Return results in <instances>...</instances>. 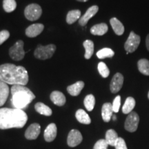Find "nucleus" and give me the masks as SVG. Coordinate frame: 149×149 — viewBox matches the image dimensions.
I'll list each match as a JSON object with an SVG mask.
<instances>
[{
    "label": "nucleus",
    "mask_w": 149,
    "mask_h": 149,
    "mask_svg": "<svg viewBox=\"0 0 149 149\" xmlns=\"http://www.w3.org/2000/svg\"><path fill=\"white\" fill-rule=\"evenodd\" d=\"M0 81L13 86H26L29 82V73L23 66L3 64L0 65Z\"/></svg>",
    "instance_id": "nucleus-1"
},
{
    "label": "nucleus",
    "mask_w": 149,
    "mask_h": 149,
    "mask_svg": "<svg viewBox=\"0 0 149 149\" xmlns=\"http://www.w3.org/2000/svg\"><path fill=\"white\" fill-rule=\"evenodd\" d=\"M28 116L23 110L17 109H0V129L23 128L26 124Z\"/></svg>",
    "instance_id": "nucleus-2"
},
{
    "label": "nucleus",
    "mask_w": 149,
    "mask_h": 149,
    "mask_svg": "<svg viewBox=\"0 0 149 149\" xmlns=\"http://www.w3.org/2000/svg\"><path fill=\"white\" fill-rule=\"evenodd\" d=\"M11 102L15 109H24L35 98L32 91L22 85H13L10 89Z\"/></svg>",
    "instance_id": "nucleus-3"
},
{
    "label": "nucleus",
    "mask_w": 149,
    "mask_h": 149,
    "mask_svg": "<svg viewBox=\"0 0 149 149\" xmlns=\"http://www.w3.org/2000/svg\"><path fill=\"white\" fill-rule=\"evenodd\" d=\"M55 50L56 46L54 44H48L47 46L38 45L35 49L34 55L37 59L45 60L53 57Z\"/></svg>",
    "instance_id": "nucleus-4"
},
{
    "label": "nucleus",
    "mask_w": 149,
    "mask_h": 149,
    "mask_svg": "<svg viewBox=\"0 0 149 149\" xmlns=\"http://www.w3.org/2000/svg\"><path fill=\"white\" fill-rule=\"evenodd\" d=\"M42 14V9L37 3H31L26 7L24 15L29 21H35L40 17Z\"/></svg>",
    "instance_id": "nucleus-5"
},
{
    "label": "nucleus",
    "mask_w": 149,
    "mask_h": 149,
    "mask_svg": "<svg viewBox=\"0 0 149 149\" xmlns=\"http://www.w3.org/2000/svg\"><path fill=\"white\" fill-rule=\"evenodd\" d=\"M25 51L24 50V42L19 40L9 49V55L13 60L20 61L25 56Z\"/></svg>",
    "instance_id": "nucleus-6"
},
{
    "label": "nucleus",
    "mask_w": 149,
    "mask_h": 149,
    "mask_svg": "<svg viewBox=\"0 0 149 149\" xmlns=\"http://www.w3.org/2000/svg\"><path fill=\"white\" fill-rule=\"evenodd\" d=\"M140 37L138 35L135 34L133 31H131L128 37V40H126L125 44H124V48L126 52L130 53L135 51L140 44Z\"/></svg>",
    "instance_id": "nucleus-7"
},
{
    "label": "nucleus",
    "mask_w": 149,
    "mask_h": 149,
    "mask_svg": "<svg viewBox=\"0 0 149 149\" xmlns=\"http://www.w3.org/2000/svg\"><path fill=\"white\" fill-rule=\"evenodd\" d=\"M139 122V115L135 112L132 111L128 115L127 118L125 121L124 127L125 129L130 133H133L137 130L138 128V124Z\"/></svg>",
    "instance_id": "nucleus-8"
},
{
    "label": "nucleus",
    "mask_w": 149,
    "mask_h": 149,
    "mask_svg": "<svg viewBox=\"0 0 149 149\" xmlns=\"http://www.w3.org/2000/svg\"><path fill=\"white\" fill-rule=\"evenodd\" d=\"M123 83H124V76L120 72H117L116 74L112 78L111 84H110V89L111 93H117L122 88Z\"/></svg>",
    "instance_id": "nucleus-9"
},
{
    "label": "nucleus",
    "mask_w": 149,
    "mask_h": 149,
    "mask_svg": "<svg viewBox=\"0 0 149 149\" xmlns=\"http://www.w3.org/2000/svg\"><path fill=\"white\" fill-rule=\"evenodd\" d=\"M82 141V135L78 130L73 129L69 132L67 138V143L70 147H75Z\"/></svg>",
    "instance_id": "nucleus-10"
},
{
    "label": "nucleus",
    "mask_w": 149,
    "mask_h": 149,
    "mask_svg": "<svg viewBox=\"0 0 149 149\" xmlns=\"http://www.w3.org/2000/svg\"><path fill=\"white\" fill-rule=\"evenodd\" d=\"M99 10V7L95 5L89 8L88 10H86V12L85 13V14L82 17H81L79 19V25H81V26H84L88 23V22L93 17H94L97 14V13Z\"/></svg>",
    "instance_id": "nucleus-11"
},
{
    "label": "nucleus",
    "mask_w": 149,
    "mask_h": 149,
    "mask_svg": "<svg viewBox=\"0 0 149 149\" xmlns=\"http://www.w3.org/2000/svg\"><path fill=\"white\" fill-rule=\"evenodd\" d=\"M41 126L37 123H34L29 126L26 130L25 137L28 139H35L38 137L40 133Z\"/></svg>",
    "instance_id": "nucleus-12"
},
{
    "label": "nucleus",
    "mask_w": 149,
    "mask_h": 149,
    "mask_svg": "<svg viewBox=\"0 0 149 149\" xmlns=\"http://www.w3.org/2000/svg\"><path fill=\"white\" fill-rule=\"evenodd\" d=\"M44 26L42 24H34L29 26L26 30V35L29 37H35L42 33Z\"/></svg>",
    "instance_id": "nucleus-13"
},
{
    "label": "nucleus",
    "mask_w": 149,
    "mask_h": 149,
    "mask_svg": "<svg viewBox=\"0 0 149 149\" xmlns=\"http://www.w3.org/2000/svg\"><path fill=\"white\" fill-rule=\"evenodd\" d=\"M44 139L48 142L53 141L57 136V126L54 123H51L44 130Z\"/></svg>",
    "instance_id": "nucleus-14"
},
{
    "label": "nucleus",
    "mask_w": 149,
    "mask_h": 149,
    "mask_svg": "<svg viewBox=\"0 0 149 149\" xmlns=\"http://www.w3.org/2000/svg\"><path fill=\"white\" fill-rule=\"evenodd\" d=\"M50 98L55 105L59 106V107H62L66 103V97L60 91H55L52 92L50 95Z\"/></svg>",
    "instance_id": "nucleus-15"
},
{
    "label": "nucleus",
    "mask_w": 149,
    "mask_h": 149,
    "mask_svg": "<svg viewBox=\"0 0 149 149\" xmlns=\"http://www.w3.org/2000/svg\"><path fill=\"white\" fill-rule=\"evenodd\" d=\"M113 106L111 103H105L102 106V119L105 122H109L113 116Z\"/></svg>",
    "instance_id": "nucleus-16"
},
{
    "label": "nucleus",
    "mask_w": 149,
    "mask_h": 149,
    "mask_svg": "<svg viewBox=\"0 0 149 149\" xmlns=\"http://www.w3.org/2000/svg\"><path fill=\"white\" fill-rule=\"evenodd\" d=\"M84 87V82L82 81H79L73 84L68 86L67 87V91L72 96H77L81 93Z\"/></svg>",
    "instance_id": "nucleus-17"
},
{
    "label": "nucleus",
    "mask_w": 149,
    "mask_h": 149,
    "mask_svg": "<svg viewBox=\"0 0 149 149\" xmlns=\"http://www.w3.org/2000/svg\"><path fill=\"white\" fill-rule=\"evenodd\" d=\"M9 95V87L6 83L0 81V107L6 102Z\"/></svg>",
    "instance_id": "nucleus-18"
},
{
    "label": "nucleus",
    "mask_w": 149,
    "mask_h": 149,
    "mask_svg": "<svg viewBox=\"0 0 149 149\" xmlns=\"http://www.w3.org/2000/svg\"><path fill=\"white\" fill-rule=\"evenodd\" d=\"M109 28L107 24L101 23L96 25L93 26L91 29V33L93 35H98V36H102L107 33Z\"/></svg>",
    "instance_id": "nucleus-19"
},
{
    "label": "nucleus",
    "mask_w": 149,
    "mask_h": 149,
    "mask_svg": "<svg viewBox=\"0 0 149 149\" xmlns=\"http://www.w3.org/2000/svg\"><path fill=\"white\" fill-rule=\"evenodd\" d=\"M110 24L115 34L117 35H123V33H124V26L120 20L115 17L111 18L110 20Z\"/></svg>",
    "instance_id": "nucleus-20"
},
{
    "label": "nucleus",
    "mask_w": 149,
    "mask_h": 149,
    "mask_svg": "<svg viewBox=\"0 0 149 149\" xmlns=\"http://www.w3.org/2000/svg\"><path fill=\"white\" fill-rule=\"evenodd\" d=\"M75 117L77 121L84 124H90L91 120L89 115L87 114L86 112L83 109L77 110L75 113Z\"/></svg>",
    "instance_id": "nucleus-21"
},
{
    "label": "nucleus",
    "mask_w": 149,
    "mask_h": 149,
    "mask_svg": "<svg viewBox=\"0 0 149 149\" xmlns=\"http://www.w3.org/2000/svg\"><path fill=\"white\" fill-rule=\"evenodd\" d=\"M118 138V135H117V133H116V131H115V130L110 129L108 130L107 131L105 140L107 141V144L110 145V146H115Z\"/></svg>",
    "instance_id": "nucleus-22"
},
{
    "label": "nucleus",
    "mask_w": 149,
    "mask_h": 149,
    "mask_svg": "<svg viewBox=\"0 0 149 149\" xmlns=\"http://www.w3.org/2000/svg\"><path fill=\"white\" fill-rule=\"evenodd\" d=\"M35 109L37 113H39L41 115H45V116H51L53 113L51 108L48 107L46 104L42 103V102H38L35 104Z\"/></svg>",
    "instance_id": "nucleus-23"
},
{
    "label": "nucleus",
    "mask_w": 149,
    "mask_h": 149,
    "mask_svg": "<svg viewBox=\"0 0 149 149\" xmlns=\"http://www.w3.org/2000/svg\"><path fill=\"white\" fill-rule=\"evenodd\" d=\"M135 107V100L132 97H128L122 107V112L124 114H129Z\"/></svg>",
    "instance_id": "nucleus-24"
},
{
    "label": "nucleus",
    "mask_w": 149,
    "mask_h": 149,
    "mask_svg": "<svg viewBox=\"0 0 149 149\" xmlns=\"http://www.w3.org/2000/svg\"><path fill=\"white\" fill-rule=\"evenodd\" d=\"M83 46L85 48V59H91L94 53V43L91 40H86L83 43Z\"/></svg>",
    "instance_id": "nucleus-25"
},
{
    "label": "nucleus",
    "mask_w": 149,
    "mask_h": 149,
    "mask_svg": "<svg viewBox=\"0 0 149 149\" xmlns=\"http://www.w3.org/2000/svg\"><path fill=\"white\" fill-rule=\"evenodd\" d=\"M137 67L141 73L149 76V61L146 59H141L137 62Z\"/></svg>",
    "instance_id": "nucleus-26"
},
{
    "label": "nucleus",
    "mask_w": 149,
    "mask_h": 149,
    "mask_svg": "<svg viewBox=\"0 0 149 149\" xmlns=\"http://www.w3.org/2000/svg\"><path fill=\"white\" fill-rule=\"evenodd\" d=\"M81 17V11L79 10H72L68 13L66 16V22L68 24H72Z\"/></svg>",
    "instance_id": "nucleus-27"
},
{
    "label": "nucleus",
    "mask_w": 149,
    "mask_h": 149,
    "mask_svg": "<svg viewBox=\"0 0 149 149\" xmlns=\"http://www.w3.org/2000/svg\"><path fill=\"white\" fill-rule=\"evenodd\" d=\"M115 55L114 51L111 48H104L100 50L97 53V57L99 59H105V58H111Z\"/></svg>",
    "instance_id": "nucleus-28"
},
{
    "label": "nucleus",
    "mask_w": 149,
    "mask_h": 149,
    "mask_svg": "<svg viewBox=\"0 0 149 149\" xmlns=\"http://www.w3.org/2000/svg\"><path fill=\"white\" fill-rule=\"evenodd\" d=\"M84 104L86 109L88 111H92L95 107V99L94 95L91 94L88 95L84 99Z\"/></svg>",
    "instance_id": "nucleus-29"
},
{
    "label": "nucleus",
    "mask_w": 149,
    "mask_h": 149,
    "mask_svg": "<svg viewBox=\"0 0 149 149\" xmlns=\"http://www.w3.org/2000/svg\"><path fill=\"white\" fill-rule=\"evenodd\" d=\"M17 8V3L15 0H3V8L6 13H11Z\"/></svg>",
    "instance_id": "nucleus-30"
},
{
    "label": "nucleus",
    "mask_w": 149,
    "mask_h": 149,
    "mask_svg": "<svg viewBox=\"0 0 149 149\" xmlns=\"http://www.w3.org/2000/svg\"><path fill=\"white\" fill-rule=\"evenodd\" d=\"M97 68H98V71L100 72V74L102 75V77H103L104 78H107L109 77V75L110 74V70L105 63L104 62L99 63Z\"/></svg>",
    "instance_id": "nucleus-31"
},
{
    "label": "nucleus",
    "mask_w": 149,
    "mask_h": 149,
    "mask_svg": "<svg viewBox=\"0 0 149 149\" xmlns=\"http://www.w3.org/2000/svg\"><path fill=\"white\" fill-rule=\"evenodd\" d=\"M120 105H121V97L120 95H117L116 97L114 99L113 104H112L113 112H115V113H118L119 110H120Z\"/></svg>",
    "instance_id": "nucleus-32"
},
{
    "label": "nucleus",
    "mask_w": 149,
    "mask_h": 149,
    "mask_svg": "<svg viewBox=\"0 0 149 149\" xmlns=\"http://www.w3.org/2000/svg\"><path fill=\"white\" fill-rule=\"evenodd\" d=\"M108 146L109 144L105 139H100L95 143L93 149H108Z\"/></svg>",
    "instance_id": "nucleus-33"
},
{
    "label": "nucleus",
    "mask_w": 149,
    "mask_h": 149,
    "mask_svg": "<svg viewBox=\"0 0 149 149\" xmlns=\"http://www.w3.org/2000/svg\"><path fill=\"white\" fill-rule=\"evenodd\" d=\"M115 149H128L125 141L122 137H119L115 145Z\"/></svg>",
    "instance_id": "nucleus-34"
},
{
    "label": "nucleus",
    "mask_w": 149,
    "mask_h": 149,
    "mask_svg": "<svg viewBox=\"0 0 149 149\" xmlns=\"http://www.w3.org/2000/svg\"><path fill=\"white\" fill-rule=\"evenodd\" d=\"M10 37V33L6 30H3L0 31V45L6 42Z\"/></svg>",
    "instance_id": "nucleus-35"
},
{
    "label": "nucleus",
    "mask_w": 149,
    "mask_h": 149,
    "mask_svg": "<svg viewBox=\"0 0 149 149\" xmlns=\"http://www.w3.org/2000/svg\"><path fill=\"white\" fill-rule=\"evenodd\" d=\"M146 45L147 50L149 51V34L147 35L146 39Z\"/></svg>",
    "instance_id": "nucleus-36"
},
{
    "label": "nucleus",
    "mask_w": 149,
    "mask_h": 149,
    "mask_svg": "<svg viewBox=\"0 0 149 149\" xmlns=\"http://www.w3.org/2000/svg\"><path fill=\"white\" fill-rule=\"evenodd\" d=\"M78 1H81V2H86V1H88V0H77Z\"/></svg>",
    "instance_id": "nucleus-37"
},
{
    "label": "nucleus",
    "mask_w": 149,
    "mask_h": 149,
    "mask_svg": "<svg viewBox=\"0 0 149 149\" xmlns=\"http://www.w3.org/2000/svg\"><path fill=\"white\" fill-rule=\"evenodd\" d=\"M112 117H113V120H116V119H117L116 116H115V115H113V116H112Z\"/></svg>",
    "instance_id": "nucleus-38"
},
{
    "label": "nucleus",
    "mask_w": 149,
    "mask_h": 149,
    "mask_svg": "<svg viewBox=\"0 0 149 149\" xmlns=\"http://www.w3.org/2000/svg\"><path fill=\"white\" fill-rule=\"evenodd\" d=\"M148 99H149V92H148Z\"/></svg>",
    "instance_id": "nucleus-39"
}]
</instances>
